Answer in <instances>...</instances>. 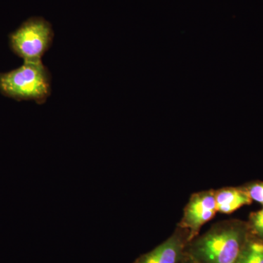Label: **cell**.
Listing matches in <instances>:
<instances>
[{"label":"cell","mask_w":263,"mask_h":263,"mask_svg":"<svg viewBox=\"0 0 263 263\" xmlns=\"http://www.w3.org/2000/svg\"><path fill=\"white\" fill-rule=\"evenodd\" d=\"M215 200L217 213L230 214L235 211L252 203L245 187L241 186H226L215 190Z\"/></svg>","instance_id":"6"},{"label":"cell","mask_w":263,"mask_h":263,"mask_svg":"<svg viewBox=\"0 0 263 263\" xmlns=\"http://www.w3.org/2000/svg\"><path fill=\"white\" fill-rule=\"evenodd\" d=\"M238 263H263V240L250 235Z\"/></svg>","instance_id":"7"},{"label":"cell","mask_w":263,"mask_h":263,"mask_svg":"<svg viewBox=\"0 0 263 263\" xmlns=\"http://www.w3.org/2000/svg\"><path fill=\"white\" fill-rule=\"evenodd\" d=\"M51 24L43 17L27 19L10 34V46L24 62L39 61L53 43Z\"/></svg>","instance_id":"3"},{"label":"cell","mask_w":263,"mask_h":263,"mask_svg":"<svg viewBox=\"0 0 263 263\" xmlns=\"http://www.w3.org/2000/svg\"><path fill=\"white\" fill-rule=\"evenodd\" d=\"M252 201L261 204L263 207V181H256L243 185Z\"/></svg>","instance_id":"9"},{"label":"cell","mask_w":263,"mask_h":263,"mask_svg":"<svg viewBox=\"0 0 263 263\" xmlns=\"http://www.w3.org/2000/svg\"><path fill=\"white\" fill-rule=\"evenodd\" d=\"M180 263H196L193 260L190 256L185 252L184 257H183L182 260Z\"/></svg>","instance_id":"10"},{"label":"cell","mask_w":263,"mask_h":263,"mask_svg":"<svg viewBox=\"0 0 263 263\" xmlns=\"http://www.w3.org/2000/svg\"><path fill=\"white\" fill-rule=\"evenodd\" d=\"M189 238L188 230L176 226L171 236L133 263H180L184 257Z\"/></svg>","instance_id":"5"},{"label":"cell","mask_w":263,"mask_h":263,"mask_svg":"<svg viewBox=\"0 0 263 263\" xmlns=\"http://www.w3.org/2000/svg\"><path fill=\"white\" fill-rule=\"evenodd\" d=\"M247 222L251 236L263 240V207L257 212L251 213Z\"/></svg>","instance_id":"8"},{"label":"cell","mask_w":263,"mask_h":263,"mask_svg":"<svg viewBox=\"0 0 263 263\" xmlns=\"http://www.w3.org/2000/svg\"><path fill=\"white\" fill-rule=\"evenodd\" d=\"M214 192L215 190H208L192 194L185 205L182 217L176 226L189 230V242L200 235L202 227L217 213Z\"/></svg>","instance_id":"4"},{"label":"cell","mask_w":263,"mask_h":263,"mask_svg":"<svg viewBox=\"0 0 263 263\" xmlns=\"http://www.w3.org/2000/svg\"><path fill=\"white\" fill-rule=\"evenodd\" d=\"M0 92L13 100L46 103L51 94V76L39 61L24 62L18 68L0 74Z\"/></svg>","instance_id":"2"},{"label":"cell","mask_w":263,"mask_h":263,"mask_svg":"<svg viewBox=\"0 0 263 263\" xmlns=\"http://www.w3.org/2000/svg\"><path fill=\"white\" fill-rule=\"evenodd\" d=\"M249 237L247 221H218L190 240L185 252L196 263H238Z\"/></svg>","instance_id":"1"}]
</instances>
